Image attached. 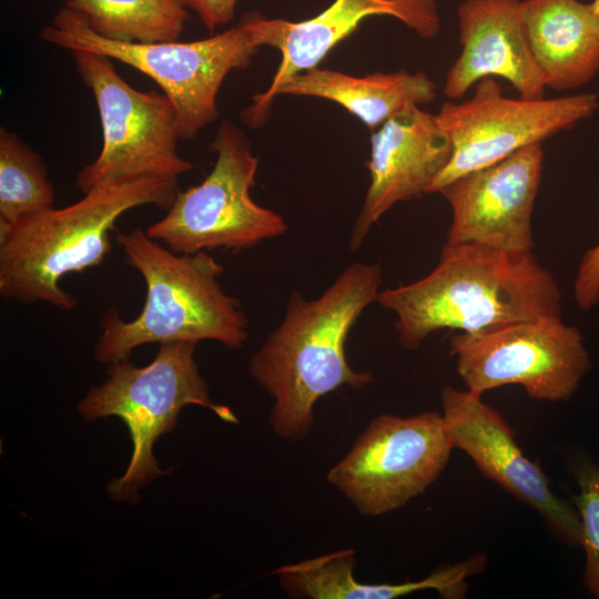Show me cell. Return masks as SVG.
I'll return each mask as SVG.
<instances>
[{
  "mask_svg": "<svg viewBox=\"0 0 599 599\" xmlns=\"http://www.w3.org/2000/svg\"><path fill=\"white\" fill-rule=\"evenodd\" d=\"M579 493L573 497L578 511L586 560L582 580L586 589L599 599V466L583 463L575 469Z\"/></svg>",
  "mask_w": 599,
  "mask_h": 599,
  "instance_id": "22",
  "label": "cell"
},
{
  "mask_svg": "<svg viewBox=\"0 0 599 599\" xmlns=\"http://www.w3.org/2000/svg\"><path fill=\"white\" fill-rule=\"evenodd\" d=\"M590 6L595 13L599 17V0H592V2H590Z\"/></svg>",
  "mask_w": 599,
  "mask_h": 599,
  "instance_id": "25",
  "label": "cell"
},
{
  "mask_svg": "<svg viewBox=\"0 0 599 599\" xmlns=\"http://www.w3.org/2000/svg\"><path fill=\"white\" fill-rule=\"evenodd\" d=\"M393 17L419 38L430 40L440 31L436 0H335L315 17L303 21L266 19L253 12L252 27L260 47L272 45L281 63L270 87L252 98L242 111V121L258 129L267 121L278 89L292 77L318 67L327 53L348 38L367 17Z\"/></svg>",
  "mask_w": 599,
  "mask_h": 599,
  "instance_id": "13",
  "label": "cell"
},
{
  "mask_svg": "<svg viewBox=\"0 0 599 599\" xmlns=\"http://www.w3.org/2000/svg\"><path fill=\"white\" fill-rule=\"evenodd\" d=\"M280 94L329 100L342 105L374 132L408 105L434 101L437 85L424 72L399 70L355 77L315 67L292 77L278 89Z\"/></svg>",
  "mask_w": 599,
  "mask_h": 599,
  "instance_id": "19",
  "label": "cell"
},
{
  "mask_svg": "<svg viewBox=\"0 0 599 599\" xmlns=\"http://www.w3.org/2000/svg\"><path fill=\"white\" fill-rule=\"evenodd\" d=\"M196 342L160 344L153 361L135 366L130 358L108 364V377L92 386L78 403L84 420L116 416L129 429L132 455L125 471L108 484L116 501L138 504L139 490L166 474L153 455L158 438L176 425L180 412L189 405L212 410L227 423L235 414L210 396L209 385L194 359Z\"/></svg>",
  "mask_w": 599,
  "mask_h": 599,
  "instance_id": "5",
  "label": "cell"
},
{
  "mask_svg": "<svg viewBox=\"0 0 599 599\" xmlns=\"http://www.w3.org/2000/svg\"><path fill=\"white\" fill-rule=\"evenodd\" d=\"M542 164L541 144H534L444 186L439 193L451 209L445 244L532 252L531 219Z\"/></svg>",
  "mask_w": 599,
  "mask_h": 599,
  "instance_id": "12",
  "label": "cell"
},
{
  "mask_svg": "<svg viewBox=\"0 0 599 599\" xmlns=\"http://www.w3.org/2000/svg\"><path fill=\"white\" fill-rule=\"evenodd\" d=\"M451 155L450 139L436 114L419 105H408L374 131L370 182L351 230V251L362 247L373 225L395 204L426 193Z\"/></svg>",
  "mask_w": 599,
  "mask_h": 599,
  "instance_id": "15",
  "label": "cell"
},
{
  "mask_svg": "<svg viewBox=\"0 0 599 599\" xmlns=\"http://www.w3.org/2000/svg\"><path fill=\"white\" fill-rule=\"evenodd\" d=\"M382 275L378 263L355 262L316 298L291 293L281 323L248 363L254 380L274 399L270 426L276 436L303 439L321 397L374 382L372 373L348 365L345 344L363 312L377 302Z\"/></svg>",
  "mask_w": 599,
  "mask_h": 599,
  "instance_id": "1",
  "label": "cell"
},
{
  "mask_svg": "<svg viewBox=\"0 0 599 599\" xmlns=\"http://www.w3.org/2000/svg\"><path fill=\"white\" fill-rule=\"evenodd\" d=\"M185 9L193 10L204 27L213 32L231 22L235 14L237 0H177Z\"/></svg>",
  "mask_w": 599,
  "mask_h": 599,
  "instance_id": "24",
  "label": "cell"
},
{
  "mask_svg": "<svg viewBox=\"0 0 599 599\" xmlns=\"http://www.w3.org/2000/svg\"><path fill=\"white\" fill-rule=\"evenodd\" d=\"M100 37L121 42L179 40L190 19L177 0H68Z\"/></svg>",
  "mask_w": 599,
  "mask_h": 599,
  "instance_id": "20",
  "label": "cell"
},
{
  "mask_svg": "<svg viewBox=\"0 0 599 599\" xmlns=\"http://www.w3.org/2000/svg\"><path fill=\"white\" fill-rule=\"evenodd\" d=\"M521 18L546 87L572 90L599 72V17L579 0H524Z\"/></svg>",
  "mask_w": 599,
  "mask_h": 599,
  "instance_id": "18",
  "label": "cell"
},
{
  "mask_svg": "<svg viewBox=\"0 0 599 599\" xmlns=\"http://www.w3.org/2000/svg\"><path fill=\"white\" fill-rule=\"evenodd\" d=\"M487 557L475 554L429 576L402 583H362L354 578V549H343L276 568L271 573L288 597L300 599H396L408 593L436 590L444 599L465 598L467 578L486 569Z\"/></svg>",
  "mask_w": 599,
  "mask_h": 599,
  "instance_id": "17",
  "label": "cell"
},
{
  "mask_svg": "<svg viewBox=\"0 0 599 599\" xmlns=\"http://www.w3.org/2000/svg\"><path fill=\"white\" fill-rule=\"evenodd\" d=\"M253 13L238 23L202 40L182 42H121L97 34L85 16L60 9L40 38L64 50L89 51L119 60L150 77L177 111L180 139L193 140L216 121L217 94L232 70L245 69L258 52Z\"/></svg>",
  "mask_w": 599,
  "mask_h": 599,
  "instance_id": "6",
  "label": "cell"
},
{
  "mask_svg": "<svg viewBox=\"0 0 599 599\" xmlns=\"http://www.w3.org/2000/svg\"><path fill=\"white\" fill-rule=\"evenodd\" d=\"M54 187L42 158L16 133L0 129V230L53 207Z\"/></svg>",
  "mask_w": 599,
  "mask_h": 599,
  "instance_id": "21",
  "label": "cell"
},
{
  "mask_svg": "<svg viewBox=\"0 0 599 599\" xmlns=\"http://www.w3.org/2000/svg\"><path fill=\"white\" fill-rule=\"evenodd\" d=\"M126 263L143 277L141 313L126 322L115 307L102 316L94 357L111 364L145 344L215 341L234 349L248 339V319L238 298L227 294L224 267L207 251L181 254L162 246L145 230L116 232Z\"/></svg>",
  "mask_w": 599,
  "mask_h": 599,
  "instance_id": "3",
  "label": "cell"
},
{
  "mask_svg": "<svg viewBox=\"0 0 599 599\" xmlns=\"http://www.w3.org/2000/svg\"><path fill=\"white\" fill-rule=\"evenodd\" d=\"M209 150L216 154L212 171L199 185L177 191L166 214L148 226L146 234L181 254L241 251L283 235L284 217L250 194L258 158L244 131L223 120Z\"/></svg>",
  "mask_w": 599,
  "mask_h": 599,
  "instance_id": "7",
  "label": "cell"
},
{
  "mask_svg": "<svg viewBox=\"0 0 599 599\" xmlns=\"http://www.w3.org/2000/svg\"><path fill=\"white\" fill-rule=\"evenodd\" d=\"M450 354L466 388L475 394L520 385L537 400L567 402L591 368L576 326L550 316L450 338Z\"/></svg>",
  "mask_w": 599,
  "mask_h": 599,
  "instance_id": "9",
  "label": "cell"
},
{
  "mask_svg": "<svg viewBox=\"0 0 599 599\" xmlns=\"http://www.w3.org/2000/svg\"><path fill=\"white\" fill-rule=\"evenodd\" d=\"M377 303L396 316L402 347L418 349L440 329L480 333L507 324L561 317V292L532 252L481 244H444L423 278L379 292Z\"/></svg>",
  "mask_w": 599,
  "mask_h": 599,
  "instance_id": "2",
  "label": "cell"
},
{
  "mask_svg": "<svg viewBox=\"0 0 599 599\" xmlns=\"http://www.w3.org/2000/svg\"><path fill=\"white\" fill-rule=\"evenodd\" d=\"M598 109L599 97L593 92L554 99L508 98L494 78H484L475 84L470 99L445 102L436 113L450 139L453 155L426 193H439L466 173L541 144L590 119Z\"/></svg>",
  "mask_w": 599,
  "mask_h": 599,
  "instance_id": "11",
  "label": "cell"
},
{
  "mask_svg": "<svg viewBox=\"0 0 599 599\" xmlns=\"http://www.w3.org/2000/svg\"><path fill=\"white\" fill-rule=\"evenodd\" d=\"M520 0H465L457 9L461 53L446 74L444 94L460 99L484 78L507 80L526 99L545 98Z\"/></svg>",
  "mask_w": 599,
  "mask_h": 599,
  "instance_id": "16",
  "label": "cell"
},
{
  "mask_svg": "<svg viewBox=\"0 0 599 599\" xmlns=\"http://www.w3.org/2000/svg\"><path fill=\"white\" fill-rule=\"evenodd\" d=\"M443 422L453 448L466 453L481 475L535 508L569 541L581 544L578 511L551 490L538 463L527 458L516 433L481 395L445 385Z\"/></svg>",
  "mask_w": 599,
  "mask_h": 599,
  "instance_id": "14",
  "label": "cell"
},
{
  "mask_svg": "<svg viewBox=\"0 0 599 599\" xmlns=\"http://www.w3.org/2000/svg\"><path fill=\"white\" fill-rule=\"evenodd\" d=\"M71 53L79 75L95 99L103 138L97 159L75 177L81 193L112 182L177 180L193 169V163L177 152V111L164 92L135 90L105 55L81 50Z\"/></svg>",
  "mask_w": 599,
  "mask_h": 599,
  "instance_id": "8",
  "label": "cell"
},
{
  "mask_svg": "<svg viewBox=\"0 0 599 599\" xmlns=\"http://www.w3.org/2000/svg\"><path fill=\"white\" fill-rule=\"evenodd\" d=\"M578 306L588 311L599 303V243L582 256L573 282Z\"/></svg>",
  "mask_w": 599,
  "mask_h": 599,
  "instance_id": "23",
  "label": "cell"
},
{
  "mask_svg": "<svg viewBox=\"0 0 599 599\" xmlns=\"http://www.w3.org/2000/svg\"><path fill=\"white\" fill-rule=\"evenodd\" d=\"M453 449L440 413L382 414L329 469L327 480L361 515L380 516L434 484Z\"/></svg>",
  "mask_w": 599,
  "mask_h": 599,
  "instance_id": "10",
  "label": "cell"
},
{
  "mask_svg": "<svg viewBox=\"0 0 599 599\" xmlns=\"http://www.w3.org/2000/svg\"><path fill=\"white\" fill-rule=\"evenodd\" d=\"M177 191V180L161 177L100 184L69 206L1 229L0 295L73 309L78 301L60 286L61 278L104 262L112 250L110 232L122 214L149 204L167 211Z\"/></svg>",
  "mask_w": 599,
  "mask_h": 599,
  "instance_id": "4",
  "label": "cell"
}]
</instances>
